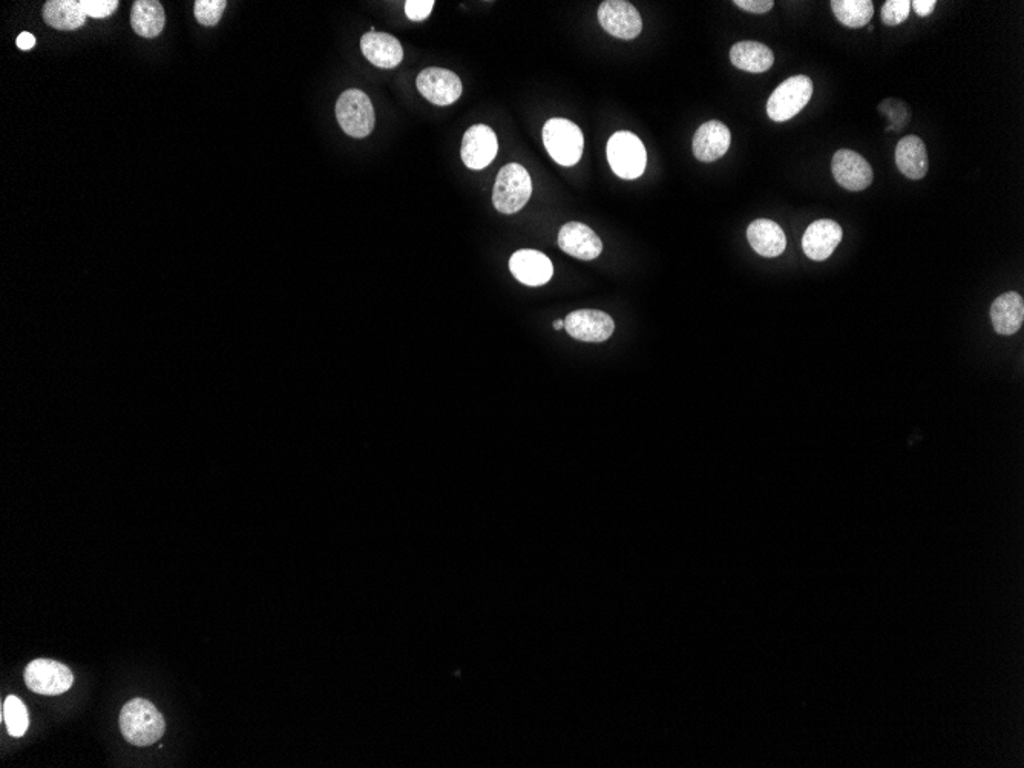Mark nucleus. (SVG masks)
Masks as SVG:
<instances>
[{
  "mask_svg": "<svg viewBox=\"0 0 1024 768\" xmlns=\"http://www.w3.org/2000/svg\"><path fill=\"white\" fill-rule=\"evenodd\" d=\"M991 321L998 335H1015L1024 321L1023 298L1017 292H1006L998 296L991 307Z\"/></svg>",
  "mask_w": 1024,
  "mask_h": 768,
  "instance_id": "a211bd4d",
  "label": "nucleus"
},
{
  "mask_svg": "<svg viewBox=\"0 0 1024 768\" xmlns=\"http://www.w3.org/2000/svg\"><path fill=\"white\" fill-rule=\"evenodd\" d=\"M43 20L56 30L73 31L83 27L86 14L79 0H50L43 5Z\"/></svg>",
  "mask_w": 1024,
  "mask_h": 768,
  "instance_id": "5701e85b",
  "label": "nucleus"
},
{
  "mask_svg": "<svg viewBox=\"0 0 1024 768\" xmlns=\"http://www.w3.org/2000/svg\"><path fill=\"white\" fill-rule=\"evenodd\" d=\"M910 0H888L882 8V22L888 27H897L910 16Z\"/></svg>",
  "mask_w": 1024,
  "mask_h": 768,
  "instance_id": "bb28decb",
  "label": "nucleus"
},
{
  "mask_svg": "<svg viewBox=\"0 0 1024 768\" xmlns=\"http://www.w3.org/2000/svg\"><path fill=\"white\" fill-rule=\"evenodd\" d=\"M896 165L902 175L910 180H922L928 174V152L922 138L908 135L897 143Z\"/></svg>",
  "mask_w": 1024,
  "mask_h": 768,
  "instance_id": "6ab92c4d",
  "label": "nucleus"
},
{
  "mask_svg": "<svg viewBox=\"0 0 1024 768\" xmlns=\"http://www.w3.org/2000/svg\"><path fill=\"white\" fill-rule=\"evenodd\" d=\"M730 60L736 66L747 73L761 74L772 68L775 63V54L764 43L759 42H738L730 50Z\"/></svg>",
  "mask_w": 1024,
  "mask_h": 768,
  "instance_id": "412c9836",
  "label": "nucleus"
},
{
  "mask_svg": "<svg viewBox=\"0 0 1024 768\" xmlns=\"http://www.w3.org/2000/svg\"><path fill=\"white\" fill-rule=\"evenodd\" d=\"M509 269L517 281L529 287L545 286L554 275V267L545 253L539 250H519L509 260Z\"/></svg>",
  "mask_w": 1024,
  "mask_h": 768,
  "instance_id": "ddd939ff",
  "label": "nucleus"
},
{
  "mask_svg": "<svg viewBox=\"0 0 1024 768\" xmlns=\"http://www.w3.org/2000/svg\"><path fill=\"white\" fill-rule=\"evenodd\" d=\"M336 119L345 134L365 138L375 129L376 115L370 97L359 89L342 92L336 103Z\"/></svg>",
  "mask_w": 1024,
  "mask_h": 768,
  "instance_id": "20e7f679",
  "label": "nucleus"
},
{
  "mask_svg": "<svg viewBox=\"0 0 1024 768\" xmlns=\"http://www.w3.org/2000/svg\"><path fill=\"white\" fill-rule=\"evenodd\" d=\"M532 194V181L522 165L511 163L500 169L494 184L493 203L500 214L522 211Z\"/></svg>",
  "mask_w": 1024,
  "mask_h": 768,
  "instance_id": "f03ea898",
  "label": "nucleus"
},
{
  "mask_svg": "<svg viewBox=\"0 0 1024 768\" xmlns=\"http://www.w3.org/2000/svg\"><path fill=\"white\" fill-rule=\"evenodd\" d=\"M598 20L606 33L618 39H637L643 30V19L637 8L626 0H604L598 8Z\"/></svg>",
  "mask_w": 1024,
  "mask_h": 768,
  "instance_id": "6e6552de",
  "label": "nucleus"
},
{
  "mask_svg": "<svg viewBox=\"0 0 1024 768\" xmlns=\"http://www.w3.org/2000/svg\"><path fill=\"white\" fill-rule=\"evenodd\" d=\"M563 327H565V321H562V319H557V321H554L555 330L563 329Z\"/></svg>",
  "mask_w": 1024,
  "mask_h": 768,
  "instance_id": "473e14b6",
  "label": "nucleus"
},
{
  "mask_svg": "<svg viewBox=\"0 0 1024 768\" xmlns=\"http://www.w3.org/2000/svg\"><path fill=\"white\" fill-rule=\"evenodd\" d=\"M119 723L122 735L132 746H152L165 735V718L154 704L143 698H135L125 704Z\"/></svg>",
  "mask_w": 1024,
  "mask_h": 768,
  "instance_id": "f257e3e1",
  "label": "nucleus"
},
{
  "mask_svg": "<svg viewBox=\"0 0 1024 768\" xmlns=\"http://www.w3.org/2000/svg\"><path fill=\"white\" fill-rule=\"evenodd\" d=\"M747 238L750 246L756 253L765 258H775L782 255L787 247V238L784 230L775 221L756 220L747 229Z\"/></svg>",
  "mask_w": 1024,
  "mask_h": 768,
  "instance_id": "aec40b11",
  "label": "nucleus"
},
{
  "mask_svg": "<svg viewBox=\"0 0 1024 768\" xmlns=\"http://www.w3.org/2000/svg\"><path fill=\"white\" fill-rule=\"evenodd\" d=\"M730 143H732L730 129L718 120H710L695 132L692 143L693 155L696 160L703 161V163H712L726 155Z\"/></svg>",
  "mask_w": 1024,
  "mask_h": 768,
  "instance_id": "dca6fc26",
  "label": "nucleus"
},
{
  "mask_svg": "<svg viewBox=\"0 0 1024 768\" xmlns=\"http://www.w3.org/2000/svg\"><path fill=\"white\" fill-rule=\"evenodd\" d=\"M226 5V0H197L194 8L195 17L204 27H214L220 22Z\"/></svg>",
  "mask_w": 1024,
  "mask_h": 768,
  "instance_id": "a878e982",
  "label": "nucleus"
},
{
  "mask_svg": "<svg viewBox=\"0 0 1024 768\" xmlns=\"http://www.w3.org/2000/svg\"><path fill=\"white\" fill-rule=\"evenodd\" d=\"M25 683L34 693L56 696L68 692L73 687L74 675L68 666L59 661L39 658L28 664L25 670Z\"/></svg>",
  "mask_w": 1024,
  "mask_h": 768,
  "instance_id": "0eeeda50",
  "label": "nucleus"
},
{
  "mask_svg": "<svg viewBox=\"0 0 1024 768\" xmlns=\"http://www.w3.org/2000/svg\"><path fill=\"white\" fill-rule=\"evenodd\" d=\"M813 96V82L807 76H795L782 82L767 103L773 122H787L798 115Z\"/></svg>",
  "mask_w": 1024,
  "mask_h": 768,
  "instance_id": "423d86ee",
  "label": "nucleus"
},
{
  "mask_svg": "<svg viewBox=\"0 0 1024 768\" xmlns=\"http://www.w3.org/2000/svg\"><path fill=\"white\" fill-rule=\"evenodd\" d=\"M165 23V10L158 0H137L132 5L131 25L138 36L146 39L160 36Z\"/></svg>",
  "mask_w": 1024,
  "mask_h": 768,
  "instance_id": "4be33fe9",
  "label": "nucleus"
},
{
  "mask_svg": "<svg viewBox=\"0 0 1024 768\" xmlns=\"http://www.w3.org/2000/svg\"><path fill=\"white\" fill-rule=\"evenodd\" d=\"M733 4L741 10L749 11L753 14H764L772 10L775 2L773 0H735Z\"/></svg>",
  "mask_w": 1024,
  "mask_h": 768,
  "instance_id": "c756f323",
  "label": "nucleus"
},
{
  "mask_svg": "<svg viewBox=\"0 0 1024 768\" xmlns=\"http://www.w3.org/2000/svg\"><path fill=\"white\" fill-rule=\"evenodd\" d=\"M608 160L617 177L635 180L641 177L646 169V148L640 138L632 132H615L608 143Z\"/></svg>",
  "mask_w": 1024,
  "mask_h": 768,
  "instance_id": "39448f33",
  "label": "nucleus"
},
{
  "mask_svg": "<svg viewBox=\"0 0 1024 768\" xmlns=\"http://www.w3.org/2000/svg\"><path fill=\"white\" fill-rule=\"evenodd\" d=\"M16 43L17 46H19L20 50L28 51L31 50V48H33L34 45H36V37H34L31 33H22L19 34V37H17Z\"/></svg>",
  "mask_w": 1024,
  "mask_h": 768,
  "instance_id": "2f4dec72",
  "label": "nucleus"
},
{
  "mask_svg": "<svg viewBox=\"0 0 1024 768\" xmlns=\"http://www.w3.org/2000/svg\"><path fill=\"white\" fill-rule=\"evenodd\" d=\"M499 151V142L493 129L486 125H474L463 135L462 160L467 168L480 171L493 163Z\"/></svg>",
  "mask_w": 1024,
  "mask_h": 768,
  "instance_id": "f8f14e48",
  "label": "nucleus"
},
{
  "mask_svg": "<svg viewBox=\"0 0 1024 768\" xmlns=\"http://www.w3.org/2000/svg\"><path fill=\"white\" fill-rule=\"evenodd\" d=\"M830 5L837 20L853 30L867 27L874 14L871 0H833Z\"/></svg>",
  "mask_w": 1024,
  "mask_h": 768,
  "instance_id": "b1692460",
  "label": "nucleus"
},
{
  "mask_svg": "<svg viewBox=\"0 0 1024 768\" xmlns=\"http://www.w3.org/2000/svg\"><path fill=\"white\" fill-rule=\"evenodd\" d=\"M80 5H82L86 17H94V19H105L119 8L117 0H80Z\"/></svg>",
  "mask_w": 1024,
  "mask_h": 768,
  "instance_id": "cd10ccee",
  "label": "nucleus"
},
{
  "mask_svg": "<svg viewBox=\"0 0 1024 768\" xmlns=\"http://www.w3.org/2000/svg\"><path fill=\"white\" fill-rule=\"evenodd\" d=\"M936 0H914L911 2V8H914L917 16L928 17L929 14L936 10Z\"/></svg>",
  "mask_w": 1024,
  "mask_h": 768,
  "instance_id": "7c9ffc66",
  "label": "nucleus"
},
{
  "mask_svg": "<svg viewBox=\"0 0 1024 768\" xmlns=\"http://www.w3.org/2000/svg\"><path fill=\"white\" fill-rule=\"evenodd\" d=\"M361 50L371 65L382 69L396 68L404 60L401 42L387 33L370 31L364 34L361 39Z\"/></svg>",
  "mask_w": 1024,
  "mask_h": 768,
  "instance_id": "f3484780",
  "label": "nucleus"
},
{
  "mask_svg": "<svg viewBox=\"0 0 1024 768\" xmlns=\"http://www.w3.org/2000/svg\"><path fill=\"white\" fill-rule=\"evenodd\" d=\"M558 246L563 252L577 260L592 261L603 252V243L591 227L586 224H565L558 232Z\"/></svg>",
  "mask_w": 1024,
  "mask_h": 768,
  "instance_id": "4468645a",
  "label": "nucleus"
},
{
  "mask_svg": "<svg viewBox=\"0 0 1024 768\" xmlns=\"http://www.w3.org/2000/svg\"><path fill=\"white\" fill-rule=\"evenodd\" d=\"M433 7V0H407L405 2V14L413 22H422V20L430 16Z\"/></svg>",
  "mask_w": 1024,
  "mask_h": 768,
  "instance_id": "c85d7f7f",
  "label": "nucleus"
},
{
  "mask_svg": "<svg viewBox=\"0 0 1024 768\" xmlns=\"http://www.w3.org/2000/svg\"><path fill=\"white\" fill-rule=\"evenodd\" d=\"M831 171L837 184L847 191H864L873 183L874 174L870 163L850 149H841L834 154Z\"/></svg>",
  "mask_w": 1024,
  "mask_h": 768,
  "instance_id": "9d476101",
  "label": "nucleus"
},
{
  "mask_svg": "<svg viewBox=\"0 0 1024 768\" xmlns=\"http://www.w3.org/2000/svg\"><path fill=\"white\" fill-rule=\"evenodd\" d=\"M565 329L574 339L583 342H603L611 338L615 322L600 310H577L565 319Z\"/></svg>",
  "mask_w": 1024,
  "mask_h": 768,
  "instance_id": "9b49d317",
  "label": "nucleus"
},
{
  "mask_svg": "<svg viewBox=\"0 0 1024 768\" xmlns=\"http://www.w3.org/2000/svg\"><path fill=\"white\" fill-rule=\"evenodd\" d=\"M543 143L555 163L574 166L583 155L585 138L575 123L566 119H551L543 128Z\"/></svg>",
  "mask_w": 1024,
  "mask_h": 768,
  "instance_id": "7ed1b4c3",
  "label": "nucleus"
},
{
  "mask_svg": "<svg viewBox=\"0 0 1024 768\" xmlns=\"http://www.w3.org/2000/svg\"><path fill=\"white\" fill-rule=\"evenodd\" d=\"M4 721L7 724L8 733L14 738H22L27 733L28 726H30L28 710L17 696L10 695L5 700Z\"/></svg>",
  "mask_w": 1024,
  "mask_h": 768,
  "instance_id": "393cba45",
  "label": "nucleus"
},
{
  "mask_svg": "<svg viewBox=\"0 0 1024 768\" xmlns=\"http://www.w3.org/2000/svg\"><path fill=\"white\" fill-rule=\"evenodd\" d=\"M422 96L437 106L453 105L462 96L463 86L457 74L445 68H427L417 76Z\"/></svg>",
  "mask_w": 1024,
  "mask_h": 768,
  "instance_id": "1a4fd4ad",
  "label": "nucleus"
},
{
  "mask_svg": "<svg viewBox=\"0 0 1024 768\" xmlns=\"http://www.w3.org/2000/svg\"><path fill=\"white\" fill-rule=\"evenodd\" d=\"M844 238L842 227L831 220H818L811 223L802 238V249L813 261H825L833 255L836 247Z\"/></svg>",
  "mask_w": 1024,
  "mask_h": 768,
  "instance_id": "2eb2a0df",
  "label": "nucleus"
}]
</instances>
